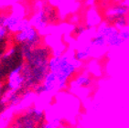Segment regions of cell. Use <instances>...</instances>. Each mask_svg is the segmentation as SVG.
<instances>
[{"mask_svg":"<svg viewBox=\"0 0 129 128\" xmlns=\"http://www.w3.org/2000/svg\"><path fill=\"white\" fill-rule=\"evenodd\" d=\"M54 52L46 43L26 51L24 66L17 74V86H21L33 92L35 89L47 84L52 71Z\"/></svg>","mask_w":129,"mask_h":128,"instance_id":"obj_1","label":"cell"},{"mask_svg":"<svg viewBox=\"0 0 129 128\" xmlns=\"http://www.w3.org/2000/svg\"><path fill=\"white\" fill-rule=\"evenodd\" d=\"M47 122L46 114L42 110L30 107L17 113L10 121V128H37Z\"/></svg>","mask_w":129,"mask_h":128,"instance_id":"obj_2","label":"cell"},{"mask_svg":"<svg viewBox=\"0 0 129 128\" xmlns=\"http://www.w3.org/2000/svg\"><path fill=\"white\" fill-rule=\"evenodd\" d=\"M128 12L129 6L125 3H117L113 6L112 9L106 17V23L111 27H124L128 25Z\"/></svg>","mask_w":129,"mask_h":128,"instance_id":"obj_3","label":"cell"},{"mask_svg":"<svg viewBox=\"0 0 129 128\" xmlns=\"http://www.w3.org/2000/svg\"><path fill=\"white\" fill-rule=\"evenodd\" d=\"M60 10L56 6L50 3H45L42 5V8L39 16V22L43 26H54L60 22Z\"/></svg>","mask_w":129,"mask_h":128,"instance_id":"obj_4","label":"cell"},{"mask_svg":"<svg viewBox=\"0 0 129 128\" xmlns=\"http://www.w3.org/2000/svg\"><path fill=\"white\" fill-rule=\"evenodd\" d=\"M16 32L8 24L0 28V59L9 51L16 40Z\"/></svg>","mask_w":129,"mask_h":128,"instance_id":"obj_5","label":"cell"},{"mask_svg":"<svg viewBox=\"0 0 129 128\" xmlns=\"http://www.w3.org/2000/svg\"><path fill=\"white\" fill-rule=\"evenodd\" d=\"M92 83V81L88 76H81L76 81V86L77 88L82 89H89Z\"/></svg>","mask_w":129,"mask_h":128,"instance_id":"obj_6","label":"cell"},{"mask_svg":"<svg viewBox=\"0 0 129 128\" xmlns=\"http://www.w3.org/2000/svg\"><path fill=\"white\" fill-rule=\"evenodd\" d=\"M86 27L82 26V25H77L73 27V29L72 31V35H73V37H79L80 35H82L83 32L86 30Z\"/></svg>","mask_w":129,"mask_h":128,"instance_id":"obj_7","label":"cell"},{"mask_svg":"<svg viewBox=\"0 0 129 128\" xmlns=\"http://www.w3.org/2000/svg\"><path fill=\"white\" fill-rule=\"evenodd\" d=\"M58 128H72L71 126H68V125H63V124H61L60 126H59Z\"/></svg>","mask_w":129,"mask_h":128,"instance_id":"obj_8","label":"cell"}]
</instances>
